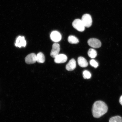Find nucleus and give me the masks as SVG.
<instances>
[{
    "instance_id": "4468645a",
    "label": "nucleus",
    "mask_w": 122,
    "mask_h": 122,
    "mask_svg": "<svg viewBox=\"0 0 122 122\" xmlns=\"http://www.w3.org/2000/svg\"><path fill=\"white\" fill-rule=\"evenodd\" d=\"M68 40L69 42L71 44H77L79 42L78 39L75 36H69Z\"/></svg>"
},
{
    "instance_id": "9b49d317",
    "label": "nucleus",
    "mask_w": 122,
    "mask_h": 122,
    "mask_svg": "<svg viewBox=\"0 0 122 122\" xmlns=\"http://www.w3.org/2000/svg\"><path fill=\"white\" fill-rule=\"evenodd\" d=\"M78 63L80 66L83 68L86 67L88 66L87 61L84 58L80 57L78 59Z\"/></svg>"
},
{
    "instance_id": "f257e3e1",
    "label": "nucleus",
    "mask_w": 122,
    "mask_h": 122,
    "mask_svg": "<svg viewBox=\"0 0 122 122\" xmlns=\"http://www.w3.org/2000/svg\"><path fill=\"white\" fill-rule=\"evenodd\" d=\"M108 108L106 104L101 101H96L92 106V112L94 118H100L107 112Z\"/></svg>"
},
{
    "instance_id": "20e7f679",
    "label": "nucleus",
    "mask_w": 122,
    "mask_h": 122,
    "mask_svg": "<svg viewBox=\"0 0 122 122\" xmlns=\"http://www.w3.org/2000/svg\"><path fill=\"white\" fill-rule=\"evenodd\" d=\"M88 43L90 46L94 48H99L102 45L100 41L95 38H91L88 40Z\"/></svg>"
},
{
    "instance_id": "9d476101",
    "label": "nucleus",
    "mask_w": 122,
    "mask_h": 122,
    "mask_svg": "<svg viewBox=\"0 0 122 122\" xmlns=\"http://www.w3.org/2000/svg\"><path fill=\"white\" fill-rule=\"evenodd\" d=\"M76 62L75 60L72 59L69 61L66 66V69L68 71H72L76 67Z\"/></svg>"
},
{
    "instance_id": "a211bd4d",
    "label": "nucleus",
    "mask_w": 122,
    "mask_h": 122,
    "mask_svg": "<svg viewBox=\"0 0 122 122\" xmlns=\"http://www.w3.org/2000/svg\"><path fill=\"white\" fill-rule=\"evenodd\" d=\"M119 102L120 104L122 106V95L120 97V98Z\"/></svg>"
},
{
    "instance_id": "dca6fc26",
    "label": "nucleus",
    "mask_w": 122,
    "mask_h": 122,
    "mask_svg": "<svg viewBox=\"0 0 122 122\" xmlns=\"http://www.w3.org/2000/svg\"><path fill=\"white\" fill-rule=\"evenodd\" d=\"M83 77L85 79H89L91 78V74L89 71L85 70L83 73Z\"/></svg>"
},
{
    "instance_id": "0eeeda50",
    "label": "nucleus",
    "mask_w": 122,
    "mask_h": 122,
    "mask_svg": "<svg viewBox=\"0 0 122 122\" xmlns=\"http://www.w3.org/2000/svg\"><path fill=\"white\" fill-rule=\"evenodd\" d=\"M26 63L28 64H31L36 63V55L34 53L29 54L25 58Z\"/></svg>"
},
{
    "instance_id": "f8f14e48",
    "label": "nucleus",
    "mask_w": 122,
    "mask_h": 122,
    "mask_svg": "<svg viewBox=\"0 0 122 122\" xmlns=\"http://www.w3.org/2000/svg\"><path fill=\"white\" fill-rule=\"evenodd\" d=\"M45 58L43 53L39 52L36 55V61L39 63H43L45 62Z\"/></svg>"
},
{
    "instance_id": "39448f33",
    "label": "nucleus",
    "mask_w": 122,
    "mask_h": 122,
    "mask_svg": "<svg viewBox=\"0 0 122 122\" xmlns=\"http://www.w3.org/2000/svg\"><path fill=\"white\" fill-rule=\"evenodd\" d=\"M60 50V46L59 44L56 42L53 44L50 53V56L52 57L55 58L59 54Z\"/></svg>"
},
{
    "instance_id": "2eb2a0df",
    "label": "nucleus",
    "mask_w": 122,
    "mask_h": 122,
    "mask_svg": "<svg viewBox=\"0 0 122 122\" xmlns=\"http://www.w3.org/2000/svg\"><path fill=\"white\" fill-rule=\"evenodd\" d=\"M109 122H122V118L119 116L112 117L110 119Z\"/></svg>"
},
{
    "instance_id": "f03ea898",
    "label": "nucleus",
    "mask_w": 122,
    "mask_h": 122,
    "mask_svg": "<svg viewBox=\"0 0 122 122\" xmlns=\"http://www.w3.org/2000/svg\"><path fill=\"white\" fill-rule=\"evenodd\" d=\"M72 24L73 27L78 31L83 32L85 30V27L81 20L77 19L74 20Z\"/></svg>"
},
{
    "instance_id": "423d86ee",
    "label": "nucleus",
    "mask_w": 122,
    "mask_h": 122,
    "mask_svg": "<svg viewBox=\"0 0 122 122\" xmlns=\"http://www.w3.org/2000/svg\"><path fill=\"white\" fill-rule=\"evenodd\" d=\"M50 37L53 41L56 42L60 41L62 38L61 35V33L56 30L51 32Z\"/></svg>"
},
{
    "instance_id": "1a4fd4ad",
    "label": "nucleus",
    "mask_w": 122,
    "mask_h": 122,
    "mask_svg": "<svg viewBox=\"0 0 122 122\" xmlns=\"http://www.w3.org/2000/svg\"><path fill=\"white\" fill-rule=\"evenodd\" d=\"M54 61L57 63H62L66 62L68 58L66 55L60 54L54 58Z\"/></svg>"
},
{
    "instance_id": "f3484780",
    "label": "nucleus",
    "mask_w": 122,
    "mask_h": 122,
    "mask_svg": "<svg viewBox=\"0 0 122 122\" xmlns=\"http://www.w3.org/2000/svg\"><path fill=\"white\" fill-rule=\"evenodd\" d=\"M90 63L91 66L94 67V68H97L98 66V62L94 59H92L90 61Z\"/></svg>"
},
{
    "instance_id": "7ed1b4c3",
    "label": "nucleus",
    "mask_w": 122,
    "mask_h": 122,
    "mask_svg": "<svg viewBox=\"0 0 122 122\" xmlns=\"http://www.w3.org/2000/svg\"><path fill=\"white\" fill-rule=\"evenodd\" d=\"M81 20L85 27H89L92 25V18L89 14H86L84 15L82 17Z\"/></svg>"
},
{
    "instance_id": "ddd939ff",
    "label": "nucleus",
    "mask_w": 122,
    "mask_h": 122,
    "mask_svg": "<svg viewBox=\"0 0 122 122\" xmlns=\"http://www.w3.org/2000/svg\"><path fill=\"white\" fill-rule=\"evenodd\" d=\"M88 56L91 58L94 59L97 57V51L91 48L88 50Z\"/></svg>"
},
{
    "instance_id": "6e6552de",
    "label": "nucleus",
    "mask_w": 122,
    "mask_h": 122,
    "mask_svg": "<svg viewBox=\"0 0 122 122\" xmlns=\"http://www.w3.org/2000/svg\"><path fill=\"white\" fill-rule=\"evenodd\" d=\"M26 45V41L24 36H19L17 38L15 43V46L16 47L20 48L22 46L25 47Z\"/></svg>"
}]
</instances>
